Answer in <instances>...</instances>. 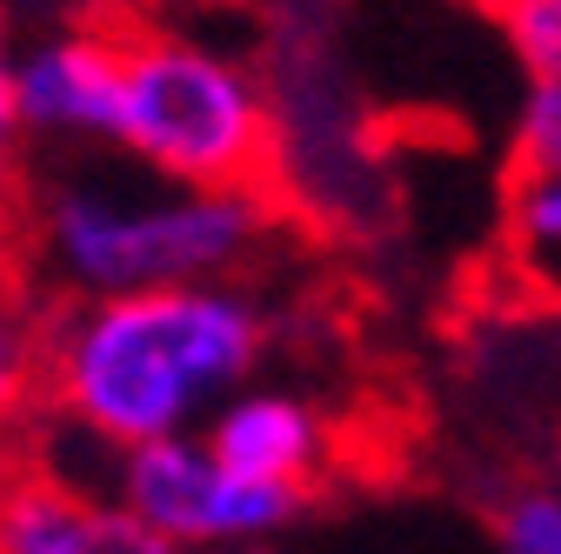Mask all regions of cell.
<instances>
[{
  "label": "cell",
  "mask_w": 561,
  "mask_h": 554,
  "mask_svg": "<svg viewBox=\"0 0 561 554\" xmlns=\"http://www.w3.org/2000/svg\"><path fill=\"white\" fill-rule=\"evenodd\" d=\"M502 554H561V488H528L502 508Z\"/></svg>",
  "instance_id": "30bf717a"
},
{
  "label": "cell",
  "mask_w": 561,
  "mask_h": 554,
  "mask_svg": "<svg viewBox=\"0 0 561 554\" xmlns=\"http://www.w3.org/2000/svg\"><path fill=\"white\" fill-rule=\"evenodd\" d=\"M528 81H561V0H488Z\"/></svg>",
  "instance_id": "9c48e42d"
},
{
  "label": "cell",
  "mask_w": 561,
  "mask_h": 554,
  "mask_svg": "<svg viewBox=\"0 0 561 554\" xmlns=\"http://www.w3.org/2000/svg\"><path fill=\"white\" fill-rule=\"evenodd\" d=\"M140 168L181 187H254L274 154V107L248 60L201 34H127L121 141Z\"/></svg>",
  "instance_id": "3957f363"
},
{
  "label": "cell",
  "mask_w": 561,
  "mask_h": 554,
  "mask_svg": "<svg viewBox=\"0 0 561 554\" xmlns=\"http://www.w3.org/2000/svg\"><path fill=\"white\" fill-rule=\"evenodd\" d=\"M515 154L522 168H561V81H535L515 107Z\"/></svg>",
  "instance_id": "8fae6325"
},
{
  "label": "cell",
  "mask_w": 561,
  "mask_h": 554,
  "mask_svg": "<svg viewBox=\"0 0 561 554\" xmlns=\"http://www.w3.org/2000/svg\"><path fill=\"white\" fill-rule=\"evenodd\" d=\"M508 274L541 301L561 308V168H522L502 215Z\"/></svg>",
  "instance_id": "ba28073f"
},
{
  "label": "cell",
  "mask_w": 561,
  "mask_h": 554,
  "mask_svg": "<svg viewBox=\"0 0 561 554\" xmlns=\"http://www.w3.org/2000/svg\"><path fill=\"white\" fill-rule=\"evenodd\" d=\"M554 481H561V448H554Z\"/></svg>",
  "instance_id": "7c38bea8"
},
{
  "label": "cell",
  "mask_w": 561,
  "mask_h": 554,
  "mask_svg": "<svg viewBox=\"0 0 561 554\" xmlns=\"http://www.w3.org/2000/svg\"><path fill=\"white\" fill-rule=\"evenodd\" d=\"M267 241L254 187H181L127 148L67 154L34 187V254L75 301L234 281Z\"/></svg>",
  "instance_id": "7a4b0ae2"
},
{
  "label": "cell",
  "mask_w": 561,
  "mask_h": 554,
  "mask_svg": "<svg viewBox=\"0 0 561 554\" xmlns=\"http://www.w3.org/2000/svg\"><path fill=\"white\" fill-rule=\"evenodd\" d=\"M0 554H174V547L121 501H94L27 474L14 481L8 515H0Z\"/></svg>",
  "instance_id": "52a82bcc"
},
{
  "label": "cell",
  "mask_w": 561,
  "mask_h": 554,
  "mask_svg": "<svg viewBox=\"0 0 561 554\" xmlns=\"http://www.w3.org/2000/svg\"><path fill=\"white\" fill-rule=\"evenodd\" d=\"M267 355V314L241 281L148 288L107 301H67L41 334V394L54 414L114 448L201 435L215 407L254 381Z\"/></svg>",
  "instance_id": "6da1fadb"
},
{
  "label": "cell",
  "mask_w": 561,
  "mask_h": 554,
  "mask_svg": "<svg viewBox=\"0 0 561 554\" xmlns=\"http://www.w3.org/2000/svg\"><path fill=\"white\" fill-rule=\"evenodd\" d=\"M121 101H127V34H101V27L47 34V41L21 47L8 81H0L8 127L54 154L114 148Z\"/></svg>",
  "instance_id": "5b68a950"
},
{
  "label": "cell",
  "mask_w": 561,
  "mask_h": 554,
  "mask_svg": "<svg viewBox=\"0 0 561 554\" xmlns=\"http://www.w3.org/2000/svg\"><path fill=\"white\" fill-rule=\"evenodd\" d=\"M114 501L140 515L174 554H241L295 515V488L228 468L207 435H168L121 454Z\"/></svg>",
  "instance_id": "277c9868"
},
{
  "label": "cell",
  "mask_w": 561,
  "mask_h": 554,
  "mask_svg": "<svg viewBox=\"0 0 561 554\" xmlns=\"http://www.w3.org/2000/svg\"><path fill=\"white\" fill-rule=\"evenodd\" d=\"M201 435L228 468L274 481V488H295V495L328 468V448H334V428L314 401H301L288 388H254V381L241 394H228Z\"/></svg>",
  "instance_id": "8992f818"
}]
</instances>
